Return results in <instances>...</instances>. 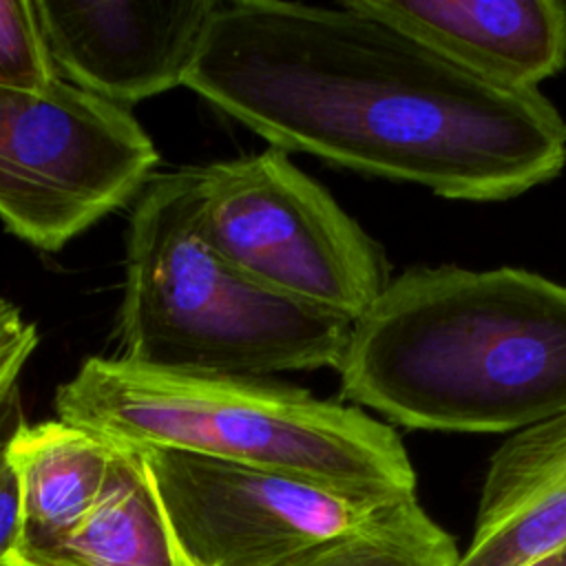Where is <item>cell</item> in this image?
<instances>
[{
    "instance_id": "cell-1",
    "label": "cell",
    "mask_w": 566,
    "mask_h": 566,
    "mask_svg": "<svg viewBox=\"0 0 566 566\" xmlns=\"http://www.w3.org/2000/svg\"><path fill=\"white\" fill-rule=\"evenodd\" d=\"M184 86L274 148L447 199H513L566 166L537 88L482 82L347 0H221Z\"/></svg>"
},
{
    "instance_id": "cell-2",
    "label": "cell",
    "mask_w": 566,
    "mask_h": 566,
    "mask_svg": "<svg viewBox=\"0 0 566 566\" xmlns=\"http://www.w3.org/2000/svg\"><path fill=\"white\" fill-rule=\"evenodd\" d=\"M340 396L407 429L522 431L566 413V285L528 270L416 265L360 314Z\"/></svg>"
},
{
    "instance_id": "cell-3",
    "label": "cell",
    "mask_w": 566,
    "mask_h": 566,
    "mask_svg": "<svg viewBox=\"0 0 566 566\" xmlns=\"http://www.w3.org/2000/svg\"><path fill=\"white\" fill-rule=\"evenodd\" d=\"M55 411L128 449L188 451L371 500L416 495L394 427L292 385L95 356L57 387Z\"/></svg>"
},
{
    "instance_id": "cell-4",
    "label": "cell",
    "mask_w": 566,
    "mask_h": 566,
    "mask_svg": "<svg viewBox=\"0 0 566 566\" xmlns=\"http://www.w3.org/2000/svg\"><path fill=\"white\" fill-rule=\"evenodd\" d=\"M352 325L259 285L206 243L197 226L195 166L155 175L137 197L126 241L119 358L239 378L338 369Z\"/></svg>"
},
{
    "instance_id": "cell-5",
    "label": "cell",
    "mask_w": 566,
    "mask_h": 566,
    "mask_svg": "<svg viewBox=\"0 0 566 566\" xmlns=\"http://www.w3.org/2000/svg\"><path fill=\"white\" fill-rule=\"evenodd\" d=\"M197 226L241 274L356 321L387 287L382 248L285 150L195 166Z\"/></svg>"
},
{
    "instance_id": "cell-6",
    "label": "cell",
    "mask_w": 566,
    "mask_h": 566,
    "mask_svg": "<svg viewBox=\"0 0 566 566\" xmlns=\"http://www.w3.org/2000/svg\"><path fill=\"white\" fill-rule=\"evenodd\" d=\"M159 153L139 122L62 77L31 91L0 86V221L57 252L155 177Z\"/></svg>"
},
{
    "instance_id": "cell-7",
    "label": "cell",
    "mask_w": 566,
    "mask_h": 566,
    "mask_svg": "<svg viewBox=\"0 0 566 566\" xmlns=\"http://www.w3.org/2000/svg\"><path fill=\"white\" fill-rule=\"evenodd\" d=\"M139 451L192 566H283L398 502L188 451Z\"/></svg>"
},
{
    "instance_id": "cell-8",
    "label": "cell",
    "mask_w": 566,
    "mask_h": 566,
    "mask_svg": "<svg viewBox=\"0 0 566 566\" xmlns=\"http://www.w3.org/2000/svg\"><path fill=\"white\" fill-rule=\"evenodd\" d=\"M221 0H33L57 77L117 106L184 86Z\"/></svg>"
},
{
    "instance_id": "cell-9",
    "label": "cell",
    "mask_w": 566,
    "mask_h": 566,
    "mask_svg": "<svg viewBox=\"0 0 566 566\" xmlns=\"http://www.w3.org/2000/svg\"><path fill=\"white\" fill-rule=\"evenodd\" d=\"M493 86L533 91L566 66V0H347Z\"/></svg>"
},
{
    "instance_id": "cell-10",
    "label": "cell",
    "mask_w": 566,
    "mask_h": 566,
    "mask_svg": "<svg viewBox=\"0 0 566 566\" xmlns=\"http://www.w3.org/2000/svg\"><path fill=\"white\" fill-rule=\"evenodd\" d=\"M566 546V413L506 438L489 460L455 566H537Z\"/></svg>"
},
{
    "instance_id": "cell-11",
    "label": "cell",
    "mask_w": 566,
    "mask_h": 566,
    "mask_svg": "<svg viewBox=\"0 0 566 566\" xmlns=\"http://www.w3.org/2000/svg\"><path fill=\"white\" fill-rule=\"evenodd\" d=\"M7 453L20 482L27 551L60 539L97 506L122 447L55 418L35 424L22 420Z\"/></svg>"
},
{
    "instance_id": "cell-12",
    "label": "cell",
    "mask_w": 566,
    "mask_h": 566,
    "mask_svg": "<svg viewBox=\"0 0 566 566\" xmlns=\"http://www.w3.org/2000/svg\"><path fill=\"white\" fill-rule=\"evenodd\" d=\"M15 566H192L139 449L122 447L97 506L60 539L27 548Z\"/></svg>"
},
{
    "instance_id": "cell-13",
    "label": "cell",
    "mask_w": 566,
    "mask_h": 566,
    "mask_svg": "<svg viewBox=\"0 0 566 566\" xmlns=\"http://www.w3.org/2000/svg\"><path fill=\"white\" fill-rule=\"evenodd\" d=\"M460 548L418 502H391L369 524L332 537L283 566H455Z\"/></svg>"
},
{
    "instance_id": "cell-14",
    "label": "cell",
    "mask_w": 566,
    "mask_h": 566,
    "mask_svg": "<svg viewBox=\"0 0 566 566\" xmlns=\"http://www.w3.org/2000/svg\"><path fill=\"white\" fill-rule=\"evenodd\" d=\"M55 80L33 0H0V86L40 91Z\"/></svg>"
},
{
    "instance_id": "cell-15",
    "label": "cell",
    "mask_w": 566,
    "mask_h": 566,
    "mask_svg": "<svg viewBox=\"0 0 566 566\" xmlns=\"http://www.w3.org/2000/svg\"><path fill=\"white\" fill-rule=\"evenodd\" d=\"M22 420L24 418H22L20 394H18L0 416V566H15L24 544L20 482L7 453L9 438Z\"/></svg>"
},
{
    "instance_id": "cell-16",
    "label": "cell",
    "mask_w": 566,
    "mask_h": 566,
    "mask_svg": "<svg viewBox=\"0 0 566 566\" xmlns=\"http://www.w3.org/2000/svg\"><path fill=\"white\" fill-rule=\"evenodd\" d=\"M35 340H38L35 325L29 323L9 298L0 296V358Z\"/></svg>"
},
{
    "instance_id": "cell-17",
    "label": "cell",
    "mask_w": 566,
    "mask_h": 566,
    "mask_svg": "<svg viewBox=\"0 0 566 566\" xmlns=\"http://www.w3.org/2000/svg\"><path fill=\"white\" fill-rule=\"evenodd\" d=\"M35 347H38V340L27 343V345L9 352L4 358H0V416L4 413L9 402L18 396L20 371L24 369V365L31 358Z\"/></svg>"
},
{
    "instance_id": "cell-18",
    "label": "cell",
    "mask_w": 566,
    "mask_h": 566,
    "mask_svg": "<svg viewBox=\"0 0 566 566\" xmlns=\"http://www.w3.org/2000/svg\"><path fill=\"white\" fill-rule=\"evenodd\" d=\"M537 566H566V546L562 551H557L555 555H551L548 559L539 562Z\"/></svg>"
}]
</instances>
